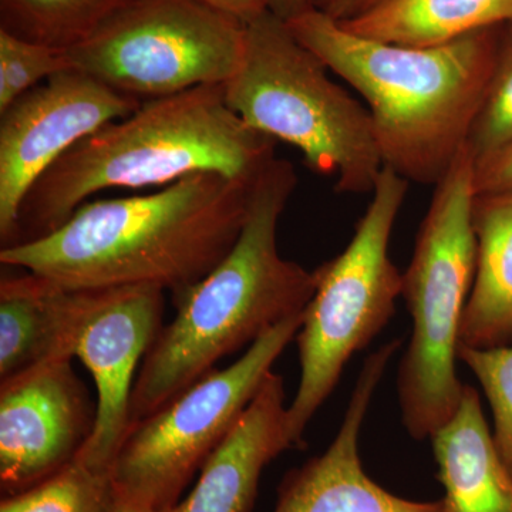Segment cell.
<instances>
[{
  "label": "cell",
  "instance_id": "1",
  "mask_svg": "<svg viewBox=\"0 0 512 512\" xmlns=\"http://www.w3.org/2000/svg\"><path fill=\"white\" fill-rule=\"evenodd\" d=\"M259 177L198 173L150 194L86 202L52 234L3 248L0 262L66 289L156 286L174 296L234 248Z\"/></svg>",
  "mask_w": 512,
  "mask_h": 512
},
{
  "label": "cell",
  "instance_id": "2",
  "mask_svg": "<svg viewBox=\"0 0 512 512\" xmlns=\"http://www.w3.org/2000/svg\"><path fill=\"white\" fill-rule=\"evenodd\" d=\"M286 25L365 99L384 167L409 183H439L467 146L493 80L495 28L410 47L357 36L318 9Z\"/></svg>",
  "mask_w": 512,
  "mask_h": 512
},
{
  "label": "cell",
  "instance_id": "3",
  "mask_svg": "<svg viewBox=\"0 0 512 512\" xmlns=\"http://www.w3.org/2000/svg\"><path fill=\"white\" fill-rule=\"evenodd\" d=\"M296 183L293 165L275 157L255 185L234 248L204 279L173 296L177 313L137 373L130 426L180 396L224 357L305 311L315 295V271L282 258L276 244Z\"/></svg>",
  "mask_w": 512,
  "mask_h": 512
},
{
  "label": "cell",
  "instance_id": "4",
  "mask_svg": "<svg viewBox=\"0 0 512 512\" xmlns=\"http://www.w3.org/2000/svg\"><path fill=\"white\" fill-rule=\"evenodd\" d=\"M275 144L229 109L222 86L143 101L76 144L37 181L13 245L52 234L104 190L167 187L198 173L256 180L276 157Z\"/></svg>",
  "mask_w": 512,
  "mask_h": 512
},
{
  "label": "cell",
  "instance_id": "5",
  "mask_svg": "<svg viewBox=\"0 0 512 512\" xmlns=\"http://www.w3.org/2000/svg\"><path fill=\"white\" fill-rule=\"evenodd\" d=\"M326 70L284 20L265 12L247 23L244 56L222 89L249 127L301 151L340 194H367L384 167L372 117Z\"/></svg>",
  "mask_w": 512,
  "mask_h": 512
},
{
  "label": "cell",
  "instance_id": "6",
  "mask_svg": "<svg viewBox=\"0 0 512 512\" xmlns=\"http://www.w3.org/2000/svg\"><path fill=\"white\" fill-rule=\"evenodd\" d=\"M474 168L467 144L434 185L412 262L403 274L402 296L413 318V335L400 365L399 396L404 426L414 439L433 436L463 397L456 357L477 268Z\"/></svg>",
  "mask_w": 512,
  "mask_h": 512
},
{
  "label": "cell",
  "instance_id": "7",
  "mask_svg": "<svg viewBox=\"0 0 512 512\" xmlns=\"http://www.w3.org/2000/svg\"><path fill=\"white\" fill-rule=\"evenodd\" d=\"M409 181L383 167L372 200L342 254L315 271V295L296 335L301 382L288 407L293 447H301L309 421L328 399L346 362L392 318L403 274L389 256L390 237Z\"/></svg>",
  "mask_w": 512,
  "mask_h": 512
},
{
  "label": "cell",
  "instance_id": "8",
  "mask_svg": "<svg viewBox=\"0 0 512 512\" xmlns=\"http://www.w3.org/2000/svg\"><path fill=\"white\" fill-rule=\"evenodd\" d=\"M303 316L305 311L279 323L237 362L212 370L156 413L131 424L110 467L114 497L144 512L177 504L296 338Z\"/></svg>",
  "mask_w": 512,
  "mask_h": 512
},
{
  "label": "cell",
  "instance_id": "9",
  "mask_svg": "<svg viewBox=\"0 0 512 512\" xmlns=\"http://www.w3.org/2000/svg\"><path fill=\"white\" fill-rule=\"evenodd\" d=\"M245 40L242 20L202 0H136L66 56L70 69L146 101L227 83Z\"/></svg>",
  "mask_w": 512,
  "mask_h": 512
},
{
  "label": "cell",
  "instance_id": "10",
  "mask_svg": "<svg viewBox=\"0 0 512 512\" xmlns=\"http://www.w3.org/2000/svg\"><path fill=\"white\" fill-rule=\"evenodd\" d=\"M143 101L116 92L76 70H64L23 94L0 113V242L15 244L29 192L84 138Z\"/></svg>",
  "mask_w": 512,
  "mask_h": 512
},
{
  "label": "cell",
  "instance_id": "11",
  "mask_svg": "<svg viewBox=\"0 0 512 512\" xmlns=\"http://www.w3.org/2000/svg\"><path fill=\"white\" fill-rule=\"evenodd\" d=\"M96 410L72 367L49 360L0 383V485L15 495L72 463Z\"/></svg>",
  "mask_w": 512,
  "mask_h": 512
},
{
  "label": "cell",
  "instance_id": "12",
  "mask_svg": "<svg viewBox=\"0 0 512 512\" xmlns=\"http://www.w3.org/2000/svg\"><path fill=\"white\" fill-rule=\"evenodd\" d=\"M163 313L164 291L156 286L93 289L74 357L96 384V420L74 461L110 474L130 426L137 367L160 333Z\"/></svg>",
  "mask_w": 512,
  "mask_h": 512
},
{
  "label": "cell",
  "instance_id": "13",
  "mask_svg": "<svg viewBox=\"0 0 512 512\" xmlns=\"http://www.w3.org/2000/svg\"><path fill=\"white\" fill-rule=\"evenodd\" d=\"M399 346V340H392L367 357L338 436L322 456L289 474L274 512H446L443 501L414 503L387 493L366 476L360 463L363 420Z\"/></svg>",
  "mask_w": 512,
  "mask_h": 512
},
{
  "label": "cell",
  "instance_id": "14",
  "mask_svg": "<svg viewBox=\"0 0 512 512\" xmlns=\"http://www.w3.org/2000/svg\"><path fill=\"white\" fill-rule=\"evenodd\" d=\"M288 448L284 380L271 372L188 497L163 512H251L262 471Z\"/></svg>",
  "mask_w": 512,
  "mask_h": 512
},
{
  "label": "cell",
  "instance_id": "15",
  "mask_svg": "<svg viewBox=\"0 0 512 512\" xmlns=\"http://www.w3.org/2000/svg\"><path fill=\"white\" fill-rule=\"evenodd\" d=\"M93 289H66L32 272L0 282V380L73 359Z\"/></svg>",
  "mask_w": 512,
  "mask_h": 512
},
{
  "label": "cell",
  "instance_id": "16",
  "mask_svg": "<svg viewBox=\"0 0 512 512\" xmlns=\"http://www.w3.org/2000/svg\"><path fill=\"white\" fill-rule=\"evenodd\" d=\"M431 439L446 488V512H512V477L476 389L464 384L457 412Z\"/></svg>",
  "mask_w": 512,
  "mask_h": 512
},
{
  "label": "cell",
  "instance_id": "17",
  "mask_svg": "<svg viewBox=\"0 0 512 512\" xmlns=\"http://www.w3.org/2000/svg\"><path fill=\"white\" fill-rule=\"evenodd\" d=\"M473 227L477 268L460 346L498 348L512 343V190L476 195Z\"/></svg>",
  "mask_w": 512,
  "mask_h": 512
},
{
  "label": "cell",
  "instance_id": "18",
  "mask_svg": "<svg viewBox=\"0 0 512 512\" xmlns=\"http://www.w3.org/2000/svg\"><path fill=\"white\" fill-rule=\"evenodd\" d=\"M338 23L357 36L392 45L440 46L512 23V0H389Z\"/></svg>",
  "mask_w": 512,
  "mask_h": 512
},
{
  "label": "cell",
  "instance_id": "19",
  "mask_svg": "<svg viewBox=\"0 0 512 512\" xmlns=\"http://www.w3.org/2000/svg\"><path fill=\"white\" fill-rule=\"evenodd\" d=\"M136 0H0V29L67 50Z\"/></svg>",
  "mask_w": 512,
  "mask_h": 512
},
{
  "label": "cell",
  "instance_id": "20",
  "mask_svg": "<svg viewBox=\"0 0 512 512\" xmlns=\"http://www.w3.org/2000/svg\"><path fill=\"white\" fill-rule=\"evenodd\" d=\"M111 498L110 474L73 460L35 487L6 497L0 512H106Z\"/></svg>",
  "mask_w": 512,
  "mask_h": 512
},
{
  "label": "cell",
  "instance_id": "21",
  "mask_svg": "<svg viewBox=\"0 0 512 512\" xmlns=\"http://www.w3.org/2000/svg\"><path fill=\"white\" fill-rule=\"evenodd\" d=\"M66 50L0 29V113L55 74L69 70Z\"/></svg>",
  "mask_w": 512,
  "mask_h": 512
},
{
  "label": "cell",
  "instance_id": "22",
  "mask_svg": "<svg viewBox=\"0 0 512 512\" xmlns=\"http://www.w3.org/2000/svg\"><path fill=\"white\" fill-rule=\"evenodd\" d=\"M458 359L476 375L491 404L494 441L512 477V345L490 349L460 346Z\"/></svg>",
  "mask_w": 512,
  "mask_h": 512
},
{
  "label": "cell",
  "instance_id": "23",
  "mask_svg": "<svg viewBox=\"0 0 512 512\" xmlns=\"http://www.w3.org/2000/svg\"><path fill=\"white\" fill-rule=\"evenodd\" d=\"M512 143V40L500 50L487 96L468 138L474 161L484 160Z\"/></svg>",
  "mask_w": 512,
  "mask_h": 512
},
{
  "label": "cell",
  "instance_id": "24",
  "mask_svg": "<svg viewBox=\"0 0 512 512\" xmlns=\"http://www.w3.org/2000/svg\"><path fill=\"white\" fill-rule=\"evenodd\" d=\"M474 185L477 195L512 190V143L493 156L477 161Z\"/></svg>",
  "mask_w": 512,
  "mask_h": 512
},
{
  "label": "cell",
  "instance_id": "25",
  "mask_svg": "<svg viewBox=\"0 0 512 512\" xmlns=\"http://www.w3.org/2000/svg\"><path fill=\"white\" fill-rule=\"evenodd\" d=\"M389 0H316L315 9L335 19L336 22L355 19Z\"/></svg>",
  "mask_w": 512,
  "mask_h": 512
},
{
  "label": "cell",
  "instance_id": "26",
  "mask_svg": "<svg viewBox=\"0 0 512 512\" xmlns=\"http://www.w3.org/2000/svg\"><path fill=\"white\" fill-rule=\"evenodd\" d=\"M202 2L242 20L245 25L268 12L264 0H202Z\"/></svg>",
  "mask_w": 512,
  "mask_h": 512
},
{
  "label": "cell",
  "instance_id": "27",
  "mask_svg": "<svg viewBox=\"0 0 512 512\" xmlns=\"http://www.w3.org/2000/svg\"><path fill=\"white\" fill-rule=\"evenodd\" d=\"M315 2L316 0H264L266 10L284 22L315 9Z\"/></svg>",
  "mask_w": 512,
  "mask_h": 512
},
{
  "label": "cell",
  "instance_id": "28",
  "mask_svg": "<svg viewBox=\"0 0 512 512\" xmlns=\"http://www.w3.org/2000/svg\"><path fill=\"white\" fill-rule=\"evenodd\" d=\"M106 512H144L140 510H136V508L130 507V505H126L121 503V501L117 500L116 497L111 498L109 507H107Z\"/></svg>",
  "mask_w": 512,
  "mask_h": 512
}]
</instances>
